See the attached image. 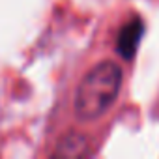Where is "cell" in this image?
<instances>
[{
    "mask_svg": "<svg viewBox=\"0 0 159 159\" xmlns=\"http://www.w3.org/2000/svg\"><path fill=\"white\" fill-rule=\"evenodd\" d=\"M122 69L118 64L105 60L94 66L79 83L75 92V114L81 120H98L116 101L122 88Z\"/></svg>",
    "mask_w": 159,
    "mask_h": 159,
    "instance_id": "obj_1",
    "label": "cell"
},
{
    "mask_svg": "<svg viewBox=\"0 0 159 159\" xmlns=\"http://www.w3.org/2000/svg\"><path fill=\"white\" fill-rule=\"evenodd\" d=\"M142 30H144V26H142V21L139 17H133L131 21H127L124 25V28L118 34V52L122 54V58L129 60L135 56Z\"/></svg>",
    "mask_w": 159,
    "mask_h": 159,
    "instance_id": "obj_2",
    "label": "cell"
},
{
    "mask_svg": "<svg viewBox=\"0 0 159 159\" xmlns=\"http://www.w3.org/2000/svg\"><path fill=\"white\" fill-rule=\"evenodd\" d=\"M88 137L83 133H66L60 140L58 146L54 150V157H83L84 153H88Z\"/></svg>",
    "mask_w": 159,
    "mask_h": 159,
    "instance_id": "obj_3",
    "label": "cell"
}]
</instances>
